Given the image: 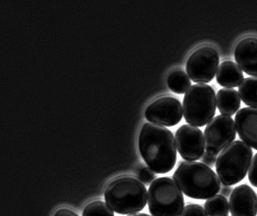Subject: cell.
<instances>
[{"mask_svg":"<svg viewBox=\"0 0 257 216\" xmlns=\"http://www.w3.org/2000/svg\"><path fill=\"white\" fill-rule=\"evenodd\" d=\"M241 100L250 107L257 108V77H247L238 86Z\"/></svg>","mask_w":257,"mask_h":216,"instance_id":"2e32d148","label":"cell"},{"mask_svg":"<svg viewBox=\"0 0 257 216\" xmlns=\"http://www.w3.org/2000/svg\"><path fill=\"white\" fill-rule=\"evenodd\" d=\"M82 216H114V214L105 201H94L84 206Z\"/></svg>","mask_w":257,"mask_h":216,"instance_id":"d6986e66","label":"cell"},{"mask_svg":"<svg viewBox=\"0 0 257 216\" xmlns=\"http://www.w3.org/2000/svg\"><path fill=\"white\" fill-rule=\"evenodd\" d=\"M180 216H208V214L201 205L191 203L186 205Z\"/></svg>","mask_w":257,"mask_h":216,"instance_id":"44dd1931","label":"cell"},{"mask_svg":"<svg viewBox=\"0 0 257 216\" xmlns=\"http://www.w3.org/2000/svg\"><path fill=\"white\" fill-rule=\"evenodd\" d=\"M175 142L179 155L187 161H196L205 154V137L197 127L182 125L175 133Z\"/></svg>","mask_w":257,"mask_h":216,"instance_id":"30bf717a","label":"cell"},{"mask_svg":"<svg viewBox=\"0 0 257 216\" xmlns=\"http://www.w3.org/2000/svg\"><path fill=\"white\" fill-rule=\"evenodd\" d=\"M104 197L105 202L115 213L136 214L146 207L147 189L146 185L137 177L119 176L108 184Z\"/></svg>","mask_w":257,"mask_h":216,"instance_id":"3957f363","label":"cell"},{"mask_svg":"<svg viewBox=\"0 0 257 216\" xmlns=\"http://www.w3.org/2000/svg\"><path fill=\"white\" fill-rule=\"evenodd\" d=\"M234 124L241 140L257 151V108L240 109L235 115Z\"/></svg>","mask_w":257,"mask_h":216,"instance_id":"7c38bea8","label":"cell"},{"mask_svg":"<svg viewBox=\"0 0 257 216\" xmlns=\"http://www.w3.org/2000/svg\"><path fill=\"white\" fill-rule=\"evenodd\" d=\"M205 209L208 216H228L230 205L226 197L217 194L207 199Z\"/></svg>","mask_w":257,"mask_h":216,"instance_id":"e0dca14e","label":"cell"},{"mask_svg":"<svg viewBox=\"0 0 257 216\" xmlns=\"http://www.w3.org/2000/svg\"><path fill=\"white\" fill-rule=\"evenodd\" d=\"M248 180L252 186L257 188V153L251 160L248 170Z\"/></svg>","mask_w":257,"mask_h":216,"instance_id":"7402d4cb","label":"cell"},{"mask_svg":"<svg viewBox=\"0 0 257 216\" xmlns=\"http://www.w3.org/2000/svg\"><path fill=\"white\" fill-rule=\"evenodd\" d=\"M137 176L142 183L146 184H150L154 181L156 177L155 173L150 169L149 167L141 165L137 170Z\"/></svg>","mask_w":257,"mask_h":216,"instance_id":"ffe728a7","label":"cell"},{"mask_svg":"<svg viewBox=\"0 0 257 216\" xmlns=\"http://www.w3.org/2000/svg\"><path fill=\"white\" fill-rule=\"evenodd\" d=\"M54 216H79L76 212L70 210L68 208H61L55 212Z\"/></svg>","mask_w":257,"mask_h":216,"instance_id":"cb8c5ba5","label":"cell"},{"mask_svg":"<svg viewBox=\"0 0 257 216\" xmlns=\"http://www.w3.org/2000/svg\"><path fill=\"white\" fill-rule=\"evenodd\" d=\"M167 85L171 91L178 94H183L192 86L188 75L184 71L179 69L172 71L169 74Z\"/></svg>","mask_w":257,"mask_h":216,"instance_id":"ac0fdd59","label":"cell"},{"mask_svg":"<svg viewBox=\"0 0 257 216\" xmlns=\"http://www.w3.org/2000/svg\"><path fill=\"white\" fill-rule=\"evenodd\" d=\"M173 178L182 192L193 199H209L221 189V181L214 171L200 162H181Z\"/></svg>","mask_w":257,"mask_h":216,"instance_id":"7a4b0ae2","label":"cell"},{"mask_svg":"<svg viewBox=\"0 0 257 216\" xmlns=\"http://www.w3.org/2000/svg\"><path fill=\"white\" fill-rule=\"evenodd\" d=\"M128 216H151L150 214H145V213H138V214H130Z\"/></svg>","mask_w":257,"mask_h":216,"instance_id":"484cf974","label":"cell"},{"mask_svg":"<svg viewBox=\"0 0 257 216\" xmlns=\"http://www.w3.org/2000/svg\"><path fill=\"white\" fill-rule=\"evenodd\" d=\"M236 128L231 117L217 116L205 130V151L211 155H219L236 138Z\"/></svg>","mask_w":257,"mask_h":216,"instance_id":"ba28073f","label":"cell"},{"mask_svg":"<svg viewBox=\"0 0 257 216\" xmlns=\"http://www.w3.org/2000/svg\"><path fill=\"white\" fill-rule=\"evenodd\" d=\"M201 161L203 163H205V165L209 166V168H212L215 165L216 159L215 155H211L209 153H205L201 158Z\"/></svg>","mask_w":257,"mask_h":216,"instance_id":"603a6c76","label":"cell"},{"mask_svg":"<svg viewBox=\"0 0 257 216\" xmlns=\"http://www.w3.org/2000/svg\"><path fill=\"white\" fill-rule=\"evenodd\" d=\"M183 106L176 97H161L147 106L145 116L147 121L158 125L172 127L181 121Z\"/></svg>","mask_w":257,"mask_h":216,"instance_id":"9c48e42d","label":"cell"},{"mask_svg":"<svg viewBox=\"0 0 257 216\" xmlns=\"http://www.w3.org/2000/svg\"><path fill=\"white\" fill-rule=\"evenodd\" d=\"M138 146L144 161L154 173H167L173 169L177 150L171 130L155 124H145L140 132Z\"/></svg>","mask_w":257,"mask_h":216,"instance_id":"6da1fadb","label":"cell"},{"mask_svg":"<svg viewBox=\"0 0 257 216\" xmlns=\"http://www.w3.org/2000/svg\"><path fill=\"white\" fill-rule=\"evenodd\" d=\"M253 152L242 141L232 142L220 153L216 161V172L223 185L231 186L242 181L248 172Z\"/></svg>","mask_w":257,"mask_h":216,"instance_id":"277c9868","label":"cell"},{"mask_svg":"<svg viewBox=\"0 0 257 216\" xmlns=\"http://www.w3.org/2000/svg\"><path fill=\"white\" fill-rule=\"evenodd\" d=\"M232 190H233V189L231 187L227 186V185H222L221 189H220V193L224 197H229L231 194Z\"/></svg>","mask_w":257,"mask_h":216,"instance_id":"d4e9b609","label":"cell"},{"mask_svg":"<svg viewBox=\"0 0 257 216\" xmlns=\"http://www.w3.org/2000/svg\"><path fill=\"white\" fill-rule=\"evenodd\" d=\"M216 79L221 86L230 89L239 86L244 80V76L238 64L230 60H226L222 62L218 67Z\"/></svg>","mask_w":257,"mask_h":216,"instance_id":"5bb4252c","label":"cell"},{"mask_svg":"<svg viewBox=\"0 0 257 216\" xmlns=\"http://www.w3.org/2000/svg\"><path fill=\"white\" fill-rule=\"evenodd\" d=\"M217 106L221 115L227 117L234 116L241 106L239 93L234 89H219L217 93Z\"/></svg>","mask_w":257,"mask_h":216,"instance_id":"9a60e30c","label":"cell"},{"mask_svg":"<svg viewBox=\"0 0 257 216\" xmlns=\"http://www.w3.org/2000/svg\"><path fill=\"white\" fill-rule=\"evenodd\" d=\"M183 106L185 121L195 127H203L215 116V91L213 87L205 84L192 85L186 92Z\"/></svg>","mask_w":257,"mask_h":216,"instance_id":"8992f818","label":"cell"},{"mask_svg":"<svg viewBox=\"0 0 257 216\" xmlns=\"http://www.w3.org/2000/svg\"><path fill=\"white\" fill-rule=\"evenodd\" d=\"M229 205L232 216H256V193L247 184L238 185L232 190Z\"/></svg>","mask_w":257,"mask_h":216,"instance_id":"8fae6325","label":"cell"},{"mask_svg":"<svg viewBox=\"0 0 257 216\" xmlns=\"http://www.w3.org/2000/svg\"><path fill=\"white\" fill-rule=\"evenodd\" d=\"M218 67L219 55L217 50L205 46L190 55L186 64V71L192 81L204 84L213 81Z\"/></svg>","mask_w":257,"mask_h":216,"instance_id":"52a82bcc","label":"cell"},{"mask_svg":"<svg viewBox=\"0 0 257 216\" xmlns=\"http://www.w3.org/2000/svg\"><path fill=\"white\" fill-rule=\"evenodd\" d=\"M148 205L152 216H180L184 208V195L175 180L160 177L150 184Z\"/></svg>","mask_w":257,"mask_h":216,"instance_id":"5b68a950","label":"cell"},{"mask_svg":"<svg viewBox=\"0 0 257 216\" xmlns=\"http://www.w3.org/2000/svg\"><path fill=\"white\" fill-rule=\"evenodd\" d=\"M234 59L245 73L257 77V38L242 39L234 50Z\"/></svg>","mask_w":257,"mask_h":216,"instance_id":"4fadbf2b","label":"cell"}]
</instances>
